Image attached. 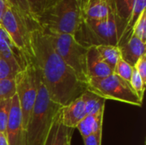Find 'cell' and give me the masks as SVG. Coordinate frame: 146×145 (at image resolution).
I'll return each mask as SVG.
<instances>
[{"instance_id":"14","label":"cell","mask_w":146,"mask_h":145,"mask_svg":"<svg viewBox=\"0 0 146 145\" xmlns=\"http://www.w3.org/2000/svg\"><path fill=\"white\" fill-rule=\"evenodd\" d=\"M74 129L65 126L62 121L61 109L56 115L53 125L44 145H68L72 141Z\"/></svg>"},{"instance_id":"17","label":"cell","mask_w":146,"mask_h":145,"mask_svg":"<svg viewBox=\"0 0 146 145\" xmlns=\"http://www.w3.org/2000/svg\"><path fill=\"white\" fill-rule=\"evenodd\" d=\"M134 1L135 0H115L114 2L113 11L124 30L130 18Z\"/></svg>"},{"instance_id":"26","label":"cell","mask_w":146,"mask_h":145,"mask_svg":"<svg viewBox=\"0 0 146 145\" xmlns=\"http://www.w3.org/2000/svg\"><path fill=\"white\" fill-rule=\"evenodd\" d=\"M6 1L9 3V4L10 6L15 8L16 9L21 11L22 13L32 15L30 13L29 6H28L27 0H6Z\"/></svg>"},{"instance_id":"21","label":"cell","mask_w":146,"mask_h":145,"mask_svg":"<svg viewBox=\"0 0 146 145\" xmlns=\"http://www.w3.org/2000/svg\"><path fill=\"white\" fill-rule=\"evenodd\" d=\"M133 71V67L121 57L114 68L113 73H115V75L119 76L120 78L129 83Z\"/></svg>"},{"instance_id":"2","label":"cell","mask_w":146,"mask_h":145,"mask_svg":"<svg viewBox=\"0 0 146 145\" xmlns=\"http://www.w3.org/2000/svg\"><path fill=\"white\" fill-rule=\"evenodd\" d=\"M62 108L50 98L39 79L37 99L26 127V144H44L54 120Z\"/></svg>"},{"instance_id":"4","label":"cell","mask_w":146,"mask_h":145,"mask_svg":"<svg viewBox=\"0 0 146 145\" xmlns=\"http://www.w3.org/2000/svg\"><path fill=\"white\" fill-rule=\"evenodd\" d=\"M124 28L115 13L104 20L83 19L74 34L76 41L86 48L100 45L118 46Z\"/></svg>"},{"instance_id":"1","label":"cell","mask_w":146,"mask_h":145,"mask_svg":"<svg viewBox=\"0 0 146 145\" xmlns=\"http://www.w3.org/2000/svg\"><path fill=\"white\" fill-rule=\"evenodd\" d=\"M30 58L54 103L63 107L87 91L86 84L56 53L46 33L40 29L31 34Z\"/></svg>"},{"instance_id":"32","label":"cell","mask_w":146,"mask_h":145,"mask_svg":"<svg viewBox=\"0 0 146 145\" xmlns=\"http://www.w3.org/2000/svg\"><path fill=\"white\" fill-rule=\"evenodd\" d=\"M68 145H71V141H70V142H69V143L68 144Z\"/></svg>"},{"instance_id":"20","label":"cell","mask_w":146,"mask_h":145,"mask_svg":"<svg viewBox=\"0 0 146 145\" xmlns=\"http://www.w3.org/2000/svg\"><path fill=\"white\" fill-rule=\"evenodd\" d=\"M15 79H7L0 80V103L11 99L15 95Z\"/></svg>"},{"instance_id":"8","label":"cell","mask_w":146,"mask_h":145,"mask_svg":"<svg viewBox=\"0 0 146 145\" xmlns=\"http://www.w3.org/2000/svg\"><path fill=\"white\" fill-rule=\"evenodd\" d=\"M38 82V73L32 62L15 77V94L19 101L25 131L32 109L37 99Z\"/></svg>"},{"instance_id":"27","label":"cell","mask_w":146,"mask_h":145,"mask_svg":"<svg viewBox=\"0 0 146 145\" xmlns=\"http://www.w3.org/2000/svg\"><path fill=\"white\" fill-rule=\"evenodd\" d=\"M134 69L146 83V55L142 56L133 66Z\"/></svg>"},{"instance_id":"9","label":"cell","mask_w":146,"mask_h":145,"mask_svg":"<svg viewBox=\"0 0 146 145\" xmlns=\"http://www.w3.org/2000/svg\"><path fill=\"white\" fill-rule=\"evenodd\" d=\"M5 135L9 145H27L26 131L23 126L22 115L16 94L11 99V108Z\"/></svg>"},{"instance_id":"7","label":"cell","mask_w":146,"mask_h":145,"mask_svg":"<svg viewBox=\"0 0 146 145\" xmlns=\"http://www.w3.org/2000/svg\"><path fill=\"white\" fill-rule=\"evenodd\" d=\"M87 91L105 100L119 101L138 107H141L143 103L130 84L115 73L105 78H90L87 82Z\"/></svg>"},{"instance_id":"31","label":"cell","mask_w":146,"mask_h":145,"mask_svg":"<svg viewBox=\"0 0 146 145\" xmlns=\"http://www.w3.org/2000/svg\"><path fill=\"white\" fill-rule=\"evenodd\" d=\"M106 1L108 2V3L110 4V6L111 7L112 10H113V7H114V2H115V0H106Z\"/></svg>"},{"instance_id":"28","label":"cell","mask_w":146,"mask_h":145,"mask_svg":"<svg viewBox=\"0 0 146 145\" xmlns=\"http://www.w3.org/2000/svg\"><path fill=\"white\" fill-rule=\"evenodd\" d=\"M102 135L103 130H100L96 133L84 138V145H102Z\"/></svg>"},{"instance_id":"13","label":"cell","mask_w":146,"mask_h":145,"mask_svg":"<svg viewBox=\"0 0 146 145\" xmlns=\"http://www.w3.org/2000/svg\"><path fill=\"white\" fill-rule=\"evenodd\" d=\"M114 11L106 0H82L81 15L83 19L104 20Z\"/></svg>"},{"instance_id":"16","label":"cell","mask_w":146,"mask_h":145,"mask_svg":"<svg viewBox=\"0 0 146 145\" xmlns=\"http://www.w3.org/2000/svg\"><path fill=\"white\" fill-rule=\"evenodd\" d=\"M104 110L105 109H103L98 113L89 114L79 122L76 128L80 132L83 139L100 130H103Z\"/></svg>"},{"instance_id":"12","label":"cell","mask_w":146,"mask_h":145,"mask_svg":"<svg viewBox=\"0 0 146 145\" xmlns=\"http://www.w3.org/2000/svg\"><path fill=\"white\" fill-rule=\"evenodd\" d=\"M86 72L90 78H105L113 73V69L104 61L96 47H90L86 55Z\"/></svg>"},{"instance_id":"15","label":"cell","mask_w":146,"mask_h":145,"mask_svg":"<svg viewBox=\"0 0 146 145\" xmlns=\"http://www.w3.org/2000/svg\"><path fill=\"white\" fill-rule=\"evenodd\" d=\"M118 47L121 50V58L133 67L142 56L146 55L145 43L133 34H132L124 44Z\"/></svg>"},{"instance_id":"11","label":"cell","mask_w":146,"mask_h":145,"mask_svg":"<svg viewBox=\"0 0 146 145\" xmlns=\"http://www.w3.org/2000/svg\"><path fill=\"white\" fill-rule=\"evenodd\" d=\"M87 115L85 93L61 109V117L63 125L72 129H75L79 122Z\"/></svg>"},{"instance_id":"23","label":"cell","mask_w":146,"mask_h":145,"mask_svg":"<svg viewBox=\"0 0 146 145\" xmlns=\"http://www.w3.org/2000/svg\"><path fill=\"white\" fill-rule=\"evenodd\" d=\"M132 34L136 36L144 43L146 42V10H145L134 23Z\"/></svg>"},{"instance_id":"19","label":"cell","mask_w":146,"mask_h":145,"mask_svg":"<svg viewBox=\"0 0 146 145\" xmlns=\"http://www.w3.org/2000/svg\"><path fill=\"white\" fill-rule=\"evenodd\" d=\"M30 13L33 18L38 16L40 14H42L44 10L54 5L58 0H27Z\"/></svg>"},{"instance_id":"25","label":"cell","mask_w":146,"mask_h":145,"mask_svg":"<svg viewBox=\"0 0 146 145\" xmlns=\"http://www.w3.org/2000/svg\"><path fill=\"white\" fill-rule=\"evenodd\" d=\"M20 73L7 60L0 56V80L7 79H15L16 74Z\"/></svg>"},{"instance_id":"22","label":"cell","mask_w":146,"mask_h":145,"mask_svg":"<svg viewBox=\"0 0 146 145\" xmlns=\"http://www.w3.org/2000/svg\"><path fill=\"white\" fill-rule=\"evenodd\" d=\"M129 84H130L131 87L133 88V90L135 91V93L138 95L139 99L141 101H143L146 83L142 79V78L137 73V71L134 69V68H133V71L132 76L129 80Z\"/></svg>"},{"instance_id":"24","label":"cell","mask_w":146,"mask_h":145,"mask_svg":"<svg viewBox=\"0 0 146 145\" xmlns=\"http://www.w3.org/2000/svg\"><path fill=\"white\" fill-rule=\"evenodd\" d=\"M12 99V98H11ZM11 99L5 100L0 103V132L5 133L7 123L10 113Z\"/></svg>"},{"instance_id":"30","label":"cell","mask_w":146,"mask_h":145,"mask_svg":"<svg viewBox=\"0 0 146 145\" xmlns=\"http://www.w3.org/2000/svg\"><path fill=\"white\" fill-rule=\"evenodd\" d=\"M0 145H9L5 133H1L0 132Z\"/></svg>"},{"instance_id":"18","label":"cell","mask_w":146,"mask_h":145,"mask_svg":"<svg viewBox=\"0 0 146 145\" xmlns=\"http://www.w3.org/2000/svg\"><path fill=\"white\" fill-rule=\"evenodd\" d=\"M104 61L114 70L121 56V50L118 46L115 45H100L96 47Z\"/></svg>"},{"instance_id":"6","label":"cell","mask_w":146,"mask_h":145,"mask_svg":"<svg viewBox=\"0 0 146 145\" xmlns=\"http://www.w3.org/2000/svg\"><path fill=\"white\" fill-rule=\"evenodd\" d=\"M0 25L9 35L17 48L30 58L31 34L33 31L40 29L35 18L9 5L2 18Z\"/></svg>"},{"instance_id":"5","label":"cell","mask_w":146,"mask_h":145,"mask_svg":"<svg viewBox=\"0 0 146 145\" xmlns=\"http://www.w3.org/2000/svg\"><path fill=\"white\" fill-rule=\"evenodd\" d=\"M53 48L62 59L76 73L79 79L87 85L86 55L88 48L79 44L73 34L44 32Z\"/></svg>"},{"instance_id":"29","label":"cell","mask_w":146,"mask_h":145,"mask_svg":"<svg viewBox=\"0 0 146 145\" xmlns=\"http://www.w3.org/2000/svg\"><path fill=\"white\" fill-rule=\"evenodd\" d=\"M9 6V4L6 0H0V24H1L2 18Z\"/></svg>"},{"instance_id":"3","label":"cell","mask_w":146,"mask_h":145,"mask_svg":"<svg viewBox=\"0 0 146 145\" xmlns=\"http://www.w3.org/2000/svg\"><path fill=\"white\" fill-rule=\"evenodd\" d=\"M82 0H58L36 17L44 32L74 34L83 18Z\"/></svg>"},{"instance_id":"10","label":"cell","mask_w":146,"mask_h":145,"mask_svg":"<svg viewBox=\"0 0 146 145\" xmlns=\"http://www.w3.org/2000/svg\"><path fill=\"white\" fill-rule=\"evenodd\" d=\"M0 56L7 60L19 72L27 68L31 60L17 46L3 27L0 25Z\"/></svg>"}]
</instances>
